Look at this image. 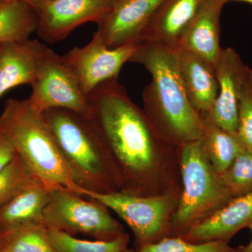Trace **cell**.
<instances>
[{
    "label": "cell",
    "mask_w": 252,
    "mask_h": 252,
    "mask_svg": "<svg viewBox=\"0 0 252 252\" xmlns=\"http://www.w3.org/2000/svg\"><path fill=\"white\" fill-rule=\"evenodd\" d=\"M31 170L16 156L13 161L0 173V207L14 198L32 177Z\"/></svg>",
    "instance_id": "d4e9b609"
},
{
    "label": "cell",
    "mask_w": 252,
    "mask_h": 252,
    "mask_svg": "<svg viewBox=\"0 0 252 252\" xmlns=\"http://www.w3.org/2000/svg\"><path fill=\"white\" fill-rule=\"evenodd\" d=\"M81 195L95 199L115 212L130 228L137 249L172 236V220L180 193L144 196L120 191L95 193L82 190Z\"/></svg>",
    "instance_id": "8992f818"
},
{
    "label": "cell",
    "mask_w": 252,
    "mask_h": 252,
    "mask_svg": "<svg viewBox=\"0 0 252 252\" xmlns=\"http://www.w3.org/2000/svg\"><path fill=\"white\" fill-rule=\"evenodd\" d=\"M28 4L31 5L32 7L36 10L38 8L40 7L41 5L45 4L49 0H23Z\"/></svg>",
    "instance_id": "83f0119b"
},
{
    "label": "cell",
    "mask_w": 252,
    "mask_h": 252,
    "mask_svg": "<svg viewBox=\"0 0 252 252\" xmlns=\"http://www.w3.org/2000/svg\"><path fill=\"white\" fill-rule=\"evenodd\" d=\"M139 44L110 49L94 34L86 45L73 48L62 56L72 69L86 95L106 81L118 79L126 63L130 62Z\"/></svg>",
    "instance_id": "9c48e42d"
},
{
    "label": "cell",
    "mask_w": 252,
    "mask_h": 252,
    "mask_svg": "<svg viewBox=\"0 0 252 252\" xmlns=\"http://www.w3.org/2000/svg\"><path fill=\"white\" fill-rule=\"evenodd\" d=\"M225 3L229 1H240V2L248 3V4L252 5V0H224Z\"/></svg>",
    "instance_id": "f546056e"
},
{
    "label": "cell",
    "mask_w": 252,
    "mask_h": 252,
    "mask_svg": "<svg viewBox=\"0 0 252 252\" xmlns=\"http://www.w3.org/2000/svg\"><path fill=\"white\" fill-rule=\"evenodd\" d=\"M163 0H117L97 23L94 34L110 49L140 44L146 28Z\"/></svg>",
    "instance_id": "8fae6325"
},
{
    "label": "cell",
    "mask_w": 252,
    "mask_h": 252,
    "mask_svg": "<svg viewBox=\"0 0 252 252\" xmlns=\"http://www.w3.org/2000/svg\"><path fill=\"white\" fill-rule=\"evenodd\" d=\"M220 175L233 198L252 191V151L244 148Z\"/></svg>",
    "instance_id": "603a6c76"
},
{
    "label": "cell",
    "mask_w": 252,
    "mask_h": 252,
    "mask_svg": "<svg viewBox=\"0 0 252 252\" xmlns=\"http://www.w3.org/2000/svg\"><path fill=\"white\" fill-rule=\"evenodd\" d=\"M248 228L251 230L252 234V223L250 225V226H249ZM238 250L240 252H252V237L251 241L250 242V243H249L248 245H246L245 247H243V248L238 249Z\"/></svg>",
    "instance_id": "f1b7e54d"
},
{
    "label": "cell",
    "mask_w": 252,
    "mask_h": 252,
    "mask_svg": "<svg viewBox=\"0 0 252 252\" xmlns=\"http://www.w3.org/2000/svg\"><path fill=\"white\" fill-rule=\"evenodd\" d=\"M43 116L82 190L95 193L120 191L114 162L90 117L63 109H51Z\"/></svg>",
    "instance_id": "3957f363"
},
{
    "label": "cell",
    "mask_w": 252,
    "mask_h": 252,
    "mask_svg": "<svg viewBox=\"0 0 252 252\" xmlns=\"http://www.w3.org/2000/svg\"><path fill=\"white\" fill-rule=\"evenodd\" d=\"M225 4L224 0H204L177 46L198 55L215 66L222 50L220 18Z\"/></svg>",
    "instance_id": "9a60e30c"
},
{
    "label": "cell",
    "mask_w": 252,
    "mask_h": 252,
    "mask_svg": "<svg viewBox=\"0 0 252 252\" xmlns=\"http://www.w3.org/2000/svg\"><path fill=\"white\" fill-rule=\"evenodd\" d=\"M235 250L228 242L193 243L181 236H169L157 243L141 247L135 252H234Z\"/></svg>",
    "instance_id": "cb8c5ba5"
},
{
    "label": "cell",
    "mask_w": 252,
    "mask_h": 252,
    "mask_svg": "<svg viewBox=\"0 0 252 252\" xmlns=\"http://www.w3.org/2000/svg\"><path fill=\"white\" fill-rule=\"evenodd\" d=\"M252 223V191L233 198L212 216L194 225L182 238L193 243L220 241L229 243L238 232Z\"/></svg>",
    "instance_id": "5bb4252c"
},
{
    "label": "cell",
    "mask_w": 252,
    "mask_h": 252,
    "mask_svg": "<svg viewBox=\"0 0 252 252\" xmlns=\"http://www.w3.org/2000/svg\"><path fill=\"white\" fill-rule=\"evenodd\" d=\"M248 67L230 47L222 49L215 64L218 94L207 114L217 125L233 133L238 130L239 100Z\"/></svg>",
    "instance_id": "7c38bea8"
},
{
    "label": "cell",
    "mask_w": 252,
    "mask_h": 252,
    "mask_svg": "<svg viewBox=\"0 0 252 252\" xmlns=\"http://www.w3.org/2000/svg\"><path fill=\"white\" fill-rule=\"evenodd\" d=\"M50 243L55 252H124L128 249L127 233L112 240H82L48 227Z\"/></svg>",
    "instance_id": "7402d4cb"
},
{
    "label": "cell",
    "mask_w": 252,
    "mask_h": 252,
    "mask_svg": "<svg viewBox=\"0 0 252 252\" xmlns=\"http://www.w3.org/2000/svg\"><path fill=\"white\" fill-rule=\"evenodd\" d=\"M90 117L107 146L120 192L132 195L181 193L178 150L156 130L118 79L89 95Z\"/></svg>",
    "instance_id": "6da1fadb"
},
{
    "label": "cell",
    "mask_w": 252,
    "mask_h": 252,
    "mask_svg": "<svg viewBox=\"0 0 252 252\" xmlns=\"http://www.w3.org/2000/svg\"><path fill=\"white\" fill-rule=\"evenodd\" d=\"M48 48L31 39L0 44V98L16 86L34 82Z\"/></svg>",
    "instance_id": "4fadbf2b"
},
{
    "label": "cell",
    "mask_w": 252,
    "mask_h": 252,
    "mask_svg": "<svg viewBox=\"0 0 252 252\" xmlns=\"http://www.w3.org/2000/svg\"><path fill=\"white\" fill-rule=\"evenodd\" d=\"M38 27L36 10L23 0L0 3V44L31 39Z\"/></svg>",
    "instance_id": "ffe728a7"
},
{
    "label": "cell",
    "mask_w": 252,
    "mask_h": 252,
    "mask_svg": "<svg viewBox=\"0 0 252 252\" xmlns=\"http://www.w3.org/2000/svg\"><path fill=\"white\" fill-rule=\"evenodd\" d=\"M130 62L143 65L152 77L142 94V109L162 138L177 148L200 140L203 120L181 79L177 46L141 42Z\"/></svg>",
    "instance_id": "7a4b0ae2"
},
{
    "label": "cell",
    "mask_w": 252,
    "mask_h": 252,
    "mask_svg": "<svg viewBox=\"0 0 252 252\" xmlns=\"http://www.w3.org/2000/svg\"><path fill=\"white\" fill-rule=\"evenodd\" d=\"M181 79L194 108L200 114L211 110L218 94L215 66L190 51L177 46Z\"/></svg>",
    "instance_id": "2e32d148"
},
{
    "label": "cell",
    "mask_w": 252,
    "mask_h": 252,
    "mask_svg": "<svg viewBox=\"0 0 252 252\" xmlns=\"http://www.w3.org/2000/svg\"><path fill=\"white\" fill-rule=\"evenodd\" d=\"M4 1V0H0V3L1 2V1Z\"/></svg>",
    "instance_id": "d6a6232c"
},
{
    "label": "cell",
    "mask_w": 252,
    "mask_h": 252,
    "mask_svg": "<svg viewBox=\"0 0 252 252\" xmlns=\"http://www.w3.org/2000/svg\"><path fill=\"white\" fill-rule=\"evenodd\" d=\"M0 132L12 142L20 158L50 188L63 187L81 195L43 114L28 99H9L0 114Z\"/></svg>",
    "instance_id": "277c9868"
},
{
    "label": "cell",
    "mask_w": 252,
    "mask_h": 252,
    "mask_svg": "<svg viewBox=\"0 0 252 252\" xmlns=\"http://www.w3.org/2000/svg\"><path fill=\"white\" fill-rule=\"evenodd\" d=\"M204 0H163L146 28L140 42L177 46Z\"/></svg>",
    "instance_id": "e0dca14e"
},
{
    "label": "cell",
    "mask_w": 252,
    "mask_h": 252,
    "mask_svg": "<svg viewBox=\"0 0 252 252\" xmlns=\"http://www.w3.org/2000/svg\"><path fill=\"white\" fill-rule=\"evenodd\" d=\"M17 152L11 140L0 132V173L13 161Z\"/></svg>",
    "instance_id": "4316f807"
},
{
    "label": "cell",
    "mask_w": 252,
    "mask_h": 252,
    "mask_svg": "<svg viewBox=\"0 0 252 252\" xmlns=\"http://www.w3.org/2000/svg\"><path fill=\"white\" fill-rule=\"evenodd\" d=\"M239 138L252 152V69L248 67L244 77L238 106Z\"/></svg>",
    "instance_id": "484cf974"
},
{
    "label": "cell",
    "mask_w": 252,
    "mask_h": 252,
    "mask_svg": "<svg viewBox=\"0 0 252 252\" xmlns=\"http://www.w3.org/2000/svg\"><path fill=\"white\" fill-rule=\"evenodd\" d=\"M201 117L203 126L200 141L204 152L215 170L223 173L245 147L238 134L220 127L207 113L201 114Z\"/></svg>",
    "instance_id": "d6986e66"
},
{
    "label": "cell",
    "mask_w": 252,
    "mask_h": 252,
    "mask_svg": "<svg viewBox=\"0 0 252 252\" xmlns=\"http://www.w3.org/2000/svg\"><path fill=\"white\" fill-rule=\"evenodd\" d=\"M51 189L34 177L7 203L0 207V227L44 223L43 212Z\"/></svg>",
    "instance_id": "ac0fdd59"
},
{
    "label": "cell",
    "mask_w": 252,
    "mask_h": 252,
    "mask_svg": "<svg viewBox=\"0 0 252 252\" xmlns=\"http://www.w3.org/2000/svg\"><path fill=\"white\" fill-rule=\"evenodd\" d=\"M117 0H49L36 10V33L46 42H58L84 23H99Z\"/></svg>",
    "instance_id": "30bf717a"
},
{
    "label": "cell",
    "mask_w": 252,
    "mask_h": 252,
    "mask_svg": "<svg viewBox=\"0 0 252 252\" xmlns=\"http://www.w3.org/2000/svg\"><path fill=\"white\" fill-rule=\"evenodd\" d=\"M31 86L32 92L28 99L32 107L39 114L63 109L87 117L90 115L89 96L83 91L62 56L49 48Z\"/></svg>",
    "instance_id": "ba28073f"
},
{
    "label": "cell",
    "mask_w": 252,
    "mask_h": 252,
    "mask_svg": "<svg viewBox=\"0 0 252 252\" xmlns=\"http://www.w3.org/2000/svg\"><path fill=\"white\" fill-rule=\"evenodd\" d=\"M124 252H134L133 250H130V249H127V250H126Z\"/></svg>",
    "instance_id": "4dcf8cb0"
},
{
    "label": "cell",
    "mask_w": 252,
    "mask_h": 252,
    "mask_svg": "<svg viewBox=\"0 0 252 252\" xmlns=\"http://www.w3.org/2000/svg\"><path fill=\"white\" fill-rule=\"evenodd\" d=\"M234 252H240L238 250H235Z\"/></svg>",
    "instance_id": "1f68e13d"
},
{
    "label": "cell",
    "mask_w": 252,
    "mask_h": 252,
    "mask_svg": "<svg viewBox=\"0 0 252 252\" xmlns=\"http://www.w3.org/2000/svg\"><path fill=\"white\" fill-rule=\"evenodd\" d=\"M89 198L63 187L51 189L43 212L44 223L73 236L83 235L94 240H112L126 233L108 207Z\"/></svg>",
    "instance_id": "52a82bcc"
},
{
    "label": "cell",
    "mask_w": 252,
    "mask_h": 252,
    "mask_svg": "<svg viewBox=\"0 0 252 252\" xmlns=\"http://www.w3.org/2000/svg\"><path fill=\"white\" fill-rule=\"evenodd\" d=\"M181 177L178 206L172 220V236H182L233 199L209 161L200 140L177 147Z\"/></svg>",
    "instance_id": "5b68a950"
},
{
    "label": "cell",
    "mask_w": 252,
    "mask_h": 252,
    "mask_svg": "<svg viewBox=\"0 0 252 252\" xmlns=\"http://www.w3.org/2000/svg\"><path fill=\"white\" fill-rule=\"evenodd\" d=\"M0 252H55L44 223L0 227Z\"/></svg>",
    "instance_id": "44dd1931"
}]
</instances>
